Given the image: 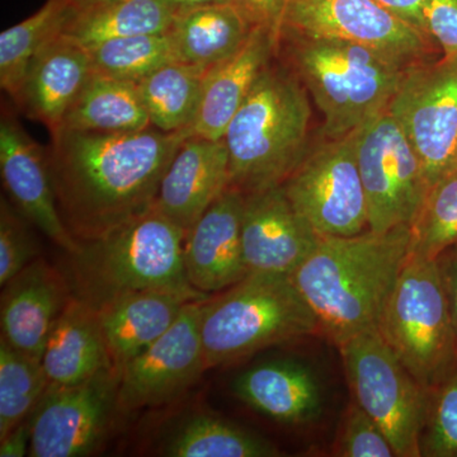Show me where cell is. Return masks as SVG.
Returning a JSON list of instances; mask_svg holds the SVG:
<instances>
[{
	"label": "cell",
	"mask_w": 457,
	"mask_h": 457,
	"mask_svg": "<svg viewBox=\"0 0 457 457\" xmlns=\"http://www.w3.org/2000/svg\"><path fill=\"white\" fill-rule=\"evenodd\" d=\"M189 131L60 130L47 154L57 210L77 242L106 236L149 212Z\"/></svg>",
	"instance_id": "1"
},
{
	"label": "cell",
	"mask_w": 457,
	"mask_h": 457,
	"mask_svg": "<svg viewBox=\"0 0 457 457\" xmlns=\"http://www.w3.org/2000/svg\"><path fill=\"white\" fill-rule=\"evenodd\" d=\"M411 227L321 237L290 276L335 345L378 328L409 257Z\"/></svg>",
	"instance_id": "2"
},
{
	"label": "cell",
	"mask_w": 457,
	"mask_h": 457,
	"mask_svg": "<svg viewBox=\"0 0 457 457\" xmlns=\"http://www.w3.org/2000/svg\"><path fill=\"white\" fill-rule=\"evenodd\" d=\"M185 239V231L153 206L106 236L80 242L68 254L74 296L95 309L137 291H163L189 302L209 299L189 284Z\"/></svg>",
	"instance_id": "3"
},
{
	"label": "cell",
	"mask_w": 457,
	"mask_h": 457,
	"mask_svg": "<svg viewBox=\"0 0 457 457\" xmlns=\"http://www.w3.org/2000/svg\"><path fill=\"white\" fill-rule=\"evenodd\" d=\"M311 120L300 78L270 62L225 131L230 187L246 196L284 185L311 150Z\"/></svg>",
	"instance_id": "4"
},
{
	"label": "cell",
	"mask_w": 457,
	"mask_h": 457,
	"mask_svg": "<svg viewBox=\"0 0 457 457\" xmlns=\"http://www.w3.org/2000/svg\"><path fill=\"white\" fill-rule=\"evenodd\" d=\"M200 335L209 370L231 365L270 345L321 335V330L290 276L251 273L204 300Z\"/></svg>",
	"instance_id": "5"
},
{
	"label": "cell",
	"mask_w": 457,
	"mask_h": 457,
	"mask_svg": "<svg viewBox=\"0 0 457 457\" xmlns=\"http://www.w3.org/2000/svg\"><path fill=\"white\" fill-rule=\"evenodd\" d=\"M294 71L324 116V135L338 139L387 110L405 68L352 42L281 33Z\"/></svg>",
	"instance_id": "6"
},
{
	"label": "cell",
	"mask_w": 457,
	"mask_h": 457,
	"mask_svg": "<svg viewBox=\"0 0 457 457\" xmlns=\"http://www.w3.org/2000/svg\"><path fill=\"white\" fill-rule=\"evenodd\" d=\"M378 328L427 392L455 368L456 336L436 260L409 254Z\"/></svg>",
	"instance_id": "7"
},
{
	"label": "cell",
	"mask_w": 457,
	"mask_h": 457,
	"mask_svg": "<svg viewBox=\"0 0 457 457\" xmlns=\"http://www.w3.org/2000/svg\"><path fill=\"white\" fill-rule=\"evenodd\" d=\"M338 348L354 402L383 429L396 456H422L429 392L403 365L378 328Z\"/></svg>",
	"instance_id": "8"
},
{
	"label": "cell",
	"mask_w": 457,
	"mask_h": 457,
	"mask_svg": "<svg viewBox=\"0 0 457 457\" xmlns=\"http://www.w3.org/2000/svg\"><path fill=\"white\" fill-rule=\"evenodd\" d=\"M357 161L369 230L386 233L411 227L431 186L416 150L387 110L357 131Z\"/></svg>",
	"instance_id": "9"
},
{
	"label": "cell",
	"mask_w": 457,
	"mask_h": 457,
	"mask_svg": "<svg viewBox=\"0 0 457 457\" xmlns=\"http://www.w3.org/2000/svg\"><path fill=\"white\" fill-rule=\"evenodd\" d=\"M359 129L312 147L282 185L295 209L321 237L359 236L369 228L357 161Z\"/></svg>",
	"instance_id": "10"
},
{
	"label": "cell",
	"mask_w": 457,
	"mask_h": 457,
	"mask_svg": "<svg viewBox=\"0 0 457 457\" xmlns=\"http://www.w3.org/2000/svg\"><path fill=\"white\" fill-rule=\"evenodd\" d=\"M387 112L425 168L429 186L457 167V62L405 68Z\"/></svg>",
	"instance_id": "11"
},
{
	"label": "cell",
	"mask_w": 457,
	"mask_h": 457,
	"mask_svg": "<svg viewBox=\"0 0 457 457\" xmlns=\"http://www.w3.org/2000/svg\"><path fill=\"white\" fill-rule=\"evenodd\" d=\"M282 33L361 45L400 64H420L432 38L378 0H288Z\"/></svg>",
	"instance_id": "12"
},
{
	"label": "cell",
	"mask_w": 457,
	"mask_h": 457,
	"mask_svg": "<svg viewBox=\"0 0 457 457\" xmlns=\"http://www.w3.org/2000/svg\"><path fill=\"white\" fill-rule=\"evenodd\" d=\"M120 371L104 370L83 383L49 385L29 416L32 457L88 456L104 444L117 407Z\"/></svg>",
	"instance_id": "13"
},
{
	"label": "cell",
	"mask_w": 457,
	"mask_h": 457,
	"mask_svg": "<svg viewBox=\"0 0 457 457\" xmlns=\"http://www.w3.org/2000/svg\"><path fill=\"white\" fill-rule=\"evenodd\" d=\"M203 302L188 303L161 338L120 370L119 411L167 404L206 371L200 335Z\"/></svg>",
	"instance_id": "14"
},
{
	"label": "cell",
	"mask_w": 457,
	"mask_h": 457,
	"mask_svg": "<svg viewBox=\"0 0 457 457\" xmlns=\"http://www.w3.org/2000/svg\"><path fill=\"white\" fill-rule=\"evenodd\" d=\"M248 275L291 276L315 251L321 237L297 212L284 186L246 195L242 222Z\"/></svg>",
	"instance_id": "15"
},
{
	"label": "cell",
	"mask_w": 457,
	"mask_h": 457,
	"mask_svg": "<svg viewBox=\"0 0 457 457\" xmlns=\"http://www.w3.org/2000/svg\"><path fill=\"white\" fill-rule=\"evenodd\" d=\"M0 173L5 191L27 221L66 253L77 252L79 242L69 233L57 210L47 154L8 113H3L0 121Z\"/></svg>",
	"instance_id": "16"
},
{
	"label": "cell",
	"mask_w": 457,
	"mask_h": 457,
	"mask_svg": "<svg viewBox=\"0 0 457 457\" xmlns=\"http://www.w3.org/2000/svg\"><path fill=\"white\" fill-rule=\"evenodd\" d=\"M245 201L242 192L228 186L186 234V272L198 293L212 296L248 276L242 239Z\"/></svg>",
	"instance_id": "17"
},
{
	"label": "cell",
	"mask_w": 457,
	"mask_h": 457,
	"mask_svg": "<svg viewBox=\"0 0 457 457\" xmlns=\"http://www.w3.org/2000/svg\"><path fill=\"white\" fill-rule=\"evenodd\" d=\"M74 296L68 276L38 257L2 286V337L41 360L51 329Z\"/></svg>",
	"instance_id": "18"
},
{
	"label": "cell",
	"mask_w": 457,
	"mask_h": 457,
	"mask_svg": "<svg viewBox=\"0 0 457 457\" xmlns=\"http://www.w3.org/2000/svg\"><path fill=\"white\" fill-rule=\"evenodd\" d=\"M230 186L224 139L189 135L165 170L154 207L186 234Z\"/></svg>",
	"instance_id": "19"
},
{
	"label": "cell",
	"mask_w": 457,
	"mask_h": 457,
	"mask_svg": "<svg viewBox=\"0 0 457 457\" xmlns=\"http://www.w3.org/2000/svg\"><path fill=\"white\" fill-rule=\"evenodd\" d=\"M279 44L281 36L273 29L254 27L239 50L206 71L191 135L224 139L228 123L272 62Z\"/></svg>",
	"instance_id": "20"
},
{
	"label": "cell",
	"mask_w": 457,
	"mask_h": 457,
	"mask_svg": "<svg viewBox=\"0 0 457 457\" xmlns=\"http://www.w3.org/2000/svg\"><path fill=\"white\" fill-rule=\"evenodd\" d=\"M93 71L89 51L60 36L33 57L14 102L55 137Z\"/></svg>",
	"instance_id": "21"
},
{
	"label": "cell",
	"mask_w": 457,
	"mask_h": 457,
	"mask_svg": "<svg viewBox=\"0 0 457 457\" xmlns=\"http://www.w3.org/2000/svg\"><path fill=\"white\" fill-rule=\"evenodd\" d=\"M233 393L257 413L282 425H308L324 407L317 375L291 360L267 361L245 370L234 380Z\"/></svg>",
	"instance_id": "22"
},
{
	"label": "cell",
	"mask_w": 457,
	"mask_h": 457,
	"mask_svg": "<svg viewBox=\"0 0 457 457\" xmlns=\"http://www.w3.org/2000/svg\"><path fill=\"white\" fill-rule=\"evenodd\" d=\"M188 303L185 297L163 291H137L120 295L96 308L114 368L120 371L161 338Z\"/></svg>",
	"instance_id": "23"
},
{
	"label": "cell",
	"mask_w": 457,
	"mask_h": 457,
	"mask_svg": "<svg viewBox=\"0 0 457 457\" xmlns=\"http://www.w3.org/2000/svg\"><path fill=\"white\" fill-rule=\"evenodd\" d=\"M41 362L50 385L55 386L83 383L114 368L97 311L71 297L47 337Z\"/></svg>",
	"instance_id": "24"
},
{
	"label": "cell",
	"mask_w": 457,
	"mask_h": 457,
	"mask_svg": "<svg viewBox=\"0 0 457 457\" xmlns=\"http://www.w3.org/2000/svg\"><path fill=\"white\" fill-rule=\"evenodd\" d=\"M252 26L230 3L179 12L170 35L176 62L209 71L240 49Z\"/></svg>",
	"instance_id": "25"
},
{
	"label": "cell",
	"mask_w": 457,
	"mask_h": 457,
	"mask_svg": "<svg viewBox=\"0 0 457 457\" xmlns=\"http://www.w3.org/2000/svg\"><path fill=\"white\" fill-rule=\"evenodd\" d=\"M150 126L137 83L93 71L66 112L62 130L113 134L144 130Z\"/></svg>",
	"instance_id": "26"
},
{
	"label": "cell",
	"mask_w": 457,
	"mask_h": 457,
	"mask_svg": "<svg viewBox=\"0 0 457 457\" xmlns=\"http://www.w3.org/2000/svg\"><path fill=\"white\" fill-rule=\"evenodd\" d=\"M174 16L164 0H114L77 8L64 35L89 50L114 38L167 33Z\"/></svg>",
	"instance_id": "27"
},
{
	"label": "cell",
	"mask_w": 457,
	"mask_h": 457,
	"mask_svg": "<svg viewBox=\"0 0 457 457\" xmlns=\"http://www.w3.org/2000/svg\"><path fill=\"white\" fill-rule=\"evenodd\" d=\"M168 457H276L278 447L222 418L198 413L171 429L161 447Z\"/></svg>",
	"instance_id": "28"
},
{
	"label": "cell",
	"mask_w": 457,
	"mask_h": 457,
	"mask_svg": "<svg viewBox=\"0 0 457 457\" xmlns=\"http://www.w3.org/2000/svg\"><path fill=\"white\" fill-rule=\"evenodd\" d=\"M77 0H46L31 17L0 33V86L16 99L33 57L64 35Z\"/></svg>",
	"instance_id": "29"
},
{
	"label": "cell",
	"mask_w": 457,
	"mask_h": 457,
	"mask_svg": "<svg viewBox=\"0 0 457 457\" xmlns=\"http://www.w3.org/2000/svg\"><path fill=\"white\" fill-rule=\"evenodd\" d=\"M207 71L170 62L137 83L150 125L164 132L189 131Z\"/></svg>",
	"instance_id": "30"
},
{
	"label": "cell",
	"mask_w": 457,
	"mask_h": 457,
	"mask_svg": "<svg viewBox=\"0 0 457 457\" xmlns=\"http://www.w3.org/2000/svg\"><path fill=\"white\" fill-rule=\"evenodd\" d=\"M49 385L41 360L0 338V440L31 416Z\"/></svg>",
	"instance_id": "31"
},
{
	"label": "cell",
	"mask_w": 457,
	"mask_h": 457,
	"mask_svg": "<svg viewBox=\"0 0 457 457\" xmlns=\"http://www.w3.org/2000/svg\"><path fill=\"white\" fill-rule=\"evenodd\" d=\"M88 51L96 73L132 83L176 62L168 33L114 38Z\"/></svg>",
	"instance_id": "32"
},
{
	"label": "cell",
	"mask_w": 457,
	"mask_h": 457,
	"mask_svg": "<svg viewBox=\"0 0 457 457\" xmlns=\"http://www.w3.org/2000/svg\"><path fill=\"white\" fill-rule=\"evenodd\" d=\"M457 245V167L429 188L411 225L409 254L436 260Z\"/></svg>",
	"instance_id": "33"
},
{
	"label": "cell",
	"mask_w": 457,
	"mask_h": 457,
	"mask_svg": "<svg viewBox=\"0 0 457 457\" xmlns=\"http://www.w3.org/2000/svg\"><path fill=\"white\" fill-rule=\"evenodd\" d=\"M420 453L427 457H457V363L429 392Z\"/></svg>",
	"instance_id": "34"
},
{
	"label": "cell",
	"mask_w": 457,
	"mask_h": 457,
	"mask_svg": "<svg viewBox=\"0 0 457 457\" xmlns=\"http://www.w3.org/2000/svg\"><path fill=\"white\" fill-rule=\"evenodd\" d=\"M336 455L392 457L396 453L383 429L353 400L343 416L341 431L336 442Z\"/></svg>",
	"instance_id": "35"
},
{
	"label": "cell",
	"mask_w": 457,
	"mask_h": 457,
	"mask_svg": "<svg viewBox=\"0 0 457 457\" xmlns=\"http://www.w3.org/2000/svg\"><path fill=\"white\" fill-rule=\"evenodd\" d=\"M27 219L2 198L0 204V285L9 279L38 258L37 246Z\"/></svg>",
	"instance_id": "36"
},
{
	"label": "cell",
	"mask_w": 457,
	"mask_h": 457,
	"mask_svg": "<svg viewBox=\"0 0 457 457\" xmlns=\"http://www.w3.org/2000/svg\"><path fill=\"white\" fill-rule=\"evenodd\" d=\"M420 27L440 45L442 59L457 62V0H427L420 12Z\"/></svg>",
	"instance_id": "37"
},
{
	"label": "cell",
	"mask_w": 457,
	"mask_h": 457,
	"mask_svg": "<svg viewBox=\"0 0 457 457\" xmlns=\"http://www.w3.org/2000/svg\"><path fill=\"white\" fill-rule=\"evenodd\" d=\"M254 27H267L281 36L288 0H228Z\"/></svg>",
	"instance_id": "38"
},
{
	"label": "cell",
	"mask_w": 457,
	"mask_h": 457,
	"mask_svg": "<svg viewBox=\"0 0 457 457\" xmlns=\"http://www.w3.org/2000/svg\"><path fill=\"white\" fill-rule=\"evenodd\" d=\"M436 262H437L442 286H444L445 295H446L451 321H453L457 341V245L442 252L436 258Z\"/></svg>",
	"instance_id": "39"
},
{
	"label": "cell",
	"mask_w": 457,
	"mask_h": 457,
	"mask_svg": "<svg viewBox=\"0 0 457 457\" xmlns=\"http://www.w3.org/2000/svg\"><path fill=\"white\" fill-rule=\"evenodd\" d=\"M31 423L29 417L0 440V457L29 456Z\"/></svg>",
	"instance_id": "40"
},
{
	"label": "cell",
	"mask_w": 457,
	"mask_h": 457,
	"mask_svg": "<svg viewBox=\"0 0 457 457\" xmlns=\"http://www.w3.org/2000/svg\"><path fill=\"white\" fill-rule=\"evenodd\" d=\"M384 7L390 9L399 17L404 18L405 21L411 22V25L420 27V12L427 0H378ZM423 31V29H422Z\"/></svg>",
	"instance_id": "41"
},
{
	"label": "cell",
	"mask_w": 457,
	"mask_h": 457,
	"mask_svg": "<svg viewBox=\"0 0 457 457\" xmlns=\"http://www.w3.org/2000/svg\"><path fill=\"white\" fill-rule=\"evenodd\" d=\"M176 13L188 11V9L203 7V5L221 4L228 3V0H164Z\"/></svg>",
	"instance_id": "42"
},
{
	"label": "cell",
	"mask_w": 457,
	"mask_h": 457,
	"mask_svg": "<svg viewBox=\"0 0 457 457\" xmlns=\"http://www.w3.org/2000/svg\"><path fill=\"white\" fill-rule=\"evenodd\" d=\"M114 2V0H77V8L92 7V5L104 4V3Z\"/></svg>",
	"instance_id": "43"
}]
</instances>
